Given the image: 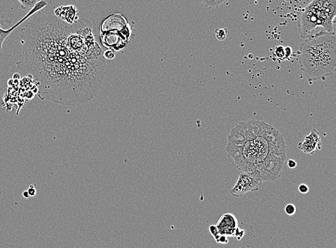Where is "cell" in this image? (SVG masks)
<instances>
[{
	"instance_id": "20",
	"label": "cell",
	"mask_w": 336,
	"mask_h": 248,
	"mask_svg": "<svg viewBox=\"0 0 336 248\" xmlns=\"http://www.w3.org/2000/svg\"><path fill=\"white\" fill-rule=\"evenodd\" d=\"M22 196H23L25 199H28V198L30 197V195H29L27 191H23V193H22Z\"/></svg>"
},
{
	"instance_id": "10",
	"label": "cell",
	"mask_w": 336,
	"mask_h": 248,
	"mask_svg": "<svg viewBox=\"0 0 336 248\" xmlns=\"http://www.w3.org/2000/svg\"><path fill=\"white\" fill-rule=\"evenodd\" d=\"M206 8H216L223 3H227L229 0H200Z\"/></svg>"
},
{
	"instance_id": "16",
	"label": "cell",
	"mask_w": 336,
	"mask_h": 248,
	"mask_svg": "<svg viewBox=\"0 0 336 248\" xmlns=\"http://www.w3.org/2000/svg\"><path fill=\"white\" fill-rule=\"evenodd\" d=\"M293 56V49L291 47H284V57H285V60L287 61H290L291 58Z\"/></svg>"
},
{
	"instance_id": "12",
	"label": "cell",
	"mask_w": 336,
	"mask_h": 248,
	"mask_svg": "<svg viewBox=\"0 0 336 248\" xmlns=\"http://www.w3.org/2000/svg\"><path fill=\"white\" fill-rule=\"evenodd\" d=\"M274 56H275V57L277 58L278 61H285V57H284V47L283 46H277V47L274 49Z\"/></svg>"
},
{
	"instance_id": "3",
	"label": "cell",
	"mask_w": 336,
	"mask_h": 248,
	"mask_svg": "<svg viewBox=\"0 0 336 248\" xmlns=\"http://www.w3.org/2000/svg\"><path fill=\"white\" fill-rule=\"evenodd\" d=\"M298 61L310 82L325 80L333 75L336 68L335 34H323L306 39L298 51Z\"/></svg>"
},
{
	"instance_id": "11",
	"label": "cell",
	"mask_w": 336,
	"mask_h": 248,
	"mask_svg": "<svg viewBox=\"0 0 336 248\" xmlns=\"http://www.w3.org/2000/svg\"><path fill=\"white\" fill-rule=\"evenodd\" d=\"M21 5V9L23 10H31L39 0H18Z\"/></svg>"
},
{
	"instance_id": "2",
	"label": "cell",
	"mask_w": 336,
	"mask_h": 248,
	"mask_svg": "<svg viewBox=\"0 0 336 248\" xmlns=\"http://www.w3.org/2000/svg\"><path fill=\"white\" fill-rule=\"evenodd\" d=\"M226 151L239 172L261 182H275L286 160L284 136L272 125L259 120L242 121L228 135Z\"/></svg>"
},
{
	"instance_id": "8",
	"label": "cell",
	"mask_w": 336,
	"mask_h": 248,
	"mask_svg": "<svg viewBox=\"0 0 336 248\" xmlns=\"http://www.w3.org/2000/svg\"><path fill=\"white\" fill-rule=\"evenodd\" d=\"M298 148L304 154L313 155L315 152L322 148L321 138L316 129H312L303 141L298 145Z\"/></svg>"
},
{
	"instance_id": "19",
	"label": "cell",
	"mask_w": 336,
	"mask_h": 248,
	"mask_svg": "<svg viewBox=\"0 0 336 248\" xmlns=\"http://www.w3.org/2000/svg\"><path fill=\"white\" fill-rule=\"evenodd\" d=\"M287 166L291 169L296 168L297 167V162L293 160H289L287 161Z\"/></svg>"
},
{
	"instance_id": "18",
	"label": "cell",
	"mask_w": 336,
	"mask_h": 248,
	"mask_svg": "<svg viewBox=\"0 0 336 248\" xmlns=\"http://www.w3.org/2000/svg\"><path fill=\"white\" fill-rule=\"evenodd\" d=\"M27 191L30 196H35L36 194H37V190H36L35 186L34 185L29 186L28 189Z\"/></svg>"
},
{
	"instance_id": "14",
	"label": "cell",
	"mask_w": 336,
	"mask_h": 248,
	"mask_svg": "<svg viewBox=\"0 0 336 248\" xmlns=\"http://www.w3.org/2000/svg\"><path fill=\"white\" fill-rule=\"evenodd\" d=\"M284 211L289 216H293L296 213V207L295 206V205L289 203L284 207Z\"/></svg>"
},
{
	"instance_id": "4",
	"label": "cell",
	"mask_w": 336,
	"mask_h": 248,
	"mask_svg": "<svg viewBox=\"0 0 336 248\" xmlns=\"http://www.w3.org/2000/svg\"><path fill=\"white\" fill-rule=\"evenodd\" d=\"M335 0H313L301 12L298 30L302 38L335 34Z\"/></svg>"
},
{
	"instance_id": "15",
	"label": "cell",
	"mask_w": 336,
	"mask_h": 248,
	"mask_svg": "<svg viewBox=\"0 0 336 248\" xmlns=\"http://www.w3.org/2000/svg\"><path fill=\"white\" fill-rule=\"evenodd\" d=\"M104 57L107 61H112L114 58H115L114 53L113 52L111 49H107L105 52L104 53Z\"/></svg>"
},
{
	"instance_id": "6",
	"label": "cell",
	"mask_w": 336,
	"mask_h": 248,
	"mask_svg": "<svg viewBox=\"0 0 336 248\" xmlns=\"http://www.w3.org/2000/svg\"><path fill=\"white\" fill-rule=\"evenodd\" d=\"M47 0H39L38 3H37L29 11V13L25 15L24 18H22L21 20H19L16 24L11 27L12 20H10L8 16L6 15H3V14L0 13V52H1L2 49H3V44L5 42V40L8 38V37L11 35L12 32L17 28V27L20 26L22 23H23L24 22L26 21L27 19L30 18V17L33 16L35 14L38 13V12L41 11L42 9H44L47 4Z\"/></svg>"
},
{
	"instance_id": "13",
	"label": "cell",
	"mask_w": 336,
	"mask_h": 248,
	"mask_svg": "<svg viewBox=\"0 0 336 248\" xmlns=\"http://www.w3.org/2000/svg\"><path fill=\"white\" fill-rule=\"evenodd\" d=\"M215 35L219 41L224 40L228 35L227 30V29H217L215 30Z\"/></svg>"
},
{
	"instance_id": "17",
	"label": "cell",
	"mask_w": 336,
	"mask_h": 248,
	"mask_svg": "<svg viewBox=\"0 0 336 248\" xmlns=\"http://www.w3.org/2000/svg\"><path fill=\"white\" fill-rule=\"evenodd\" d=\"M298 190L300 191V192L302 194H307L309 191V187L308 185H306V184H300L298 186Z\"/></svg>"
},
{
	"instance_id": "9",
	"label": "cell",
	"mask_w": 336,
	"mask_h": 248,
	"mask_svg": "<svg viewBox=\"0 0 336 248\" xmlns=\"http://www.w3.org/2000/svg\"><path fill=\"white\" fill-rule=\"evenodd\" d=\"M54 15L66 23L74 24L78 21V10L73 5L68 6H61L55 9L53 12Z\"/></svg>"
},
{
	"instance_id": "5",
	"label": "cell",
	"mask_w": 336,
	"mask_h": 248,
	"mask_svg": "<svg viewBox=\"0 0 336 248\" xmlns=\"http://www.w3.org/2000/svg\"><path fill=\"white\" fill-rule=\"evenodd\" d=\"M209 230L216 242L222 244L229 242L228 237H236L240 240L246 233V230L239 229L237 219L231 213L222 215L215 225H210Z\"/></svg>"
},
{
	"instance_id": "7",
	"label": "cell",
	"mask_w": 336,
	"mask_h": 248,
	"mask_svg": "<svg viewBox=\"0 0 336 248\" xmlns=\"http://www.w3.org/2000/svg\"><path fill=\"white\" fill-rule=\"evenodd\" d=\"M262 182L248 172H239L235 185L231 188L230 194L236 198H241L248 192L257 191L260 189Z\"/></svg>"
},
{
	"instance_id": "1",
	"label": "cell",
	"mask_w": 336,
	"mask_h": 248,
	"mask_svg": "<svg viewBox=\"0 0 336 248\" xmlns=\"http://www.w3.org/2000/svg\"><path fill=\"white\" fill-rule=\"evenodd\" d=\"M20 37L17 67L35 80L41 99L78 107L99 93L110 61L88 20L70 25L41 10L22 29Z\"/></svg>"
}]
</instances>
